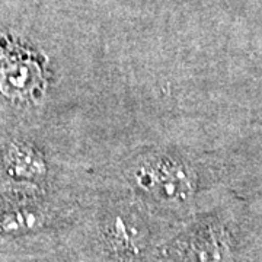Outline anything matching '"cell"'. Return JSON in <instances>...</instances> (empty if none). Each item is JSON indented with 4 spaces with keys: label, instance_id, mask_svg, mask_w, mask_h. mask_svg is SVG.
<instances>
[{
    "label": "cell",
    "instance_id": "obj_1",
    "mask_svg": "<svg viewBox=\"0 0 262 262\" xmlns=\"http://www.w3.org/2000/svg\"><path fill=\"white\" fill-rule=\"evenodd\" d=\"M37 63L27 51L8 41H0V92L6 96H25L38 75Z\"/></svg>",
    "mask_w": 262,
    "mask_h": 262
},
{
    "label": "cell",
    "instance_id": "obj_2",
    "mask_svg": "<svg viewBox=\"0 0 262 262\" xmlns=\"http://www.w3.org/2000/svg\"><path fill=\"white\" fill-rule=\"evenodd\" d=\"M137 179L140 187L160 198H182L192 188L187 169L170 160H156L143 166Z\"/></svg>",
    "mask_w": 262,
    "mask_h": 262
},
{
    "label": "cell",
    "instance_id": "obj_3",
    "mask_svg": "<svg viewBox=\"0 0 262 262\" xmlns=\"http://www.w3.org/2000/svg\"><path fill=\"white\" fill-rule=\"evenodd\" d=\"M3 163L8 175L18 181L35 182L46 177L47 165L41 151L25 141H15L5 151Z\"/></svg>",
    "mask_w": 262,
    "mask_h": 262
}]
</instances>
